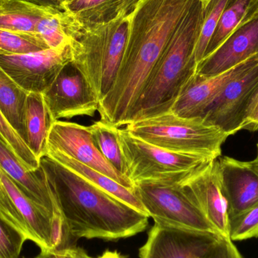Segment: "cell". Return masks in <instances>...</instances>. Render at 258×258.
I'll return each instance as SVG.
<instances>
[{
  "instance_id": "6da1fadb",
  "label": "cell",
  "mask_w": 258,
  "mask_h": 258,
  "mask_svg": "<svg viewBox=\"0 0 258 258\" xmlns=\"http://www.w3.org/2000/svg\"><path fill=\"white\" fill-rule=\"evenodd\" d=\"M194 0H139L128 15V31L113 87L99 102L100 120L120 128L167 43Z\"/></svg>"
},
{
  "instance_id": "7a4b0ae2",
  "label": "cell",
  "mask_w": 258,
  "mask_h": 258,
  "mask_svg": "<svg viewBox=\"0 0 258 258\" xmlns=\"http://www.w3.org/2000/svg\"><path fill=\"white\" fill-rule=\"evenodd\" d=\"M74 240H117L144 231L149 216L45 156L39 161Z\"/></svg>"
},
{
  "instance_id": "3957f363",
  "label": "cell",
  "mask_w": 258,
  "mask_h": 258,
  "mask_svg": "<svg viewBox=\"0 0 258 258\" xmlns=\"http://www.w3.org/2000/svg\"><path fill=\"white\" fill-rule=\"evenodd\" d=\"M203 9L200 0H194L152 71L131 112L129 123L171 111L180 91L195 75Z\"/></svg>"
},
{
  "instance_id": "277c9868",
  "label": "cell",
  "mask_w": 258,
  "mask_h": 258,
  "mask_svg": "<svg viewBox=\"0 0 258 258\" xmlns=\"http://www.w3.org/2000/svg\"><path fill=\"white\" fill-rule=\"evenodd\" d=\"M128 15L121 12L105 22L83 27L71 39V63L83 74L99 102L116 80L128 36Z\"/></svg>"
},
{
  "instance_id": "5b68a950",
  "label": "cell",
  "mask_w": 258,
  "mask_h": 258,
  "mask_svg": "<svg viewBox=\"0 0 258 258\" xmlns=\"http://www.w3.org/2000/svg\"><path fill=\"white\" fill-rule=\"evenodd\" d=\"M125 129L133 136L174 153L215 160L230 137L203 117L183 118L171 112L131 122Z\"/></svg>"
},
{
  "instance_id": "8992f818",
  "label": "cell",
  "mask_w": 258,
  "mask_h": 258,
  "mask_svg": "<svg viewBox=\"0 0 258 258\" xmlns=\"http://www.w3.org/2000/svg\"><path fill=\"white\" fill-rule=\"evenodd\" d=\"M188 176L141 180L133 192L155 224L219 235L185 192L181 181Z\"/></svg>"
},
{
  "instance_id": "52a82bcc",
  "label": "cell",
  "mask_w": 258,
  "mask_h": 258,
  "mask_svg": "<svg viewBox=\"0 0 258 258\" xmlns=\"http://www.w3.org/2000/svg\"><path fill=\"white\" fill-rule=\"evenodd\" d=\"M125 176L134 183L152 179L184 177L207 165L203 156L168 151L133 136L125 128H116Z\"/></svg>"
},
{
  "instance_id": "ba28073f",
  "label": "cell",
  "mask_w": 258,
  "mask_h": 258,
  "mask_svg": "<svg viewBox=\"0 0 258 258\" xmlns=\"http://www.w3.org/2000/svg\"><path fill=\"white\" fill-rule=\"evenodd\" d=\"M0 215L41 251L52 250L53 215L26 196L1 168Z\"/></svg>"
},
{
  "instance_id": "9c48e42d",
  "label": "cell",
  "mask_w": 258,
  "mask_h": 258,
  "mask_svg": "<svg viewBox=\"0 0 258 258\" xmlns=\"http://www.w3.org/2000/svg\"><path fill=\"white\" fill-rule=\"evenodd\" d=\"M71 61L70 44L60 48L0 55V68L27 93H43Z\"/></svg>"
},
{
  "instance_id": "30bf717a",
  "label": "cell",
  "mask_w": 258,
  "mask_h": 258,
  "mask_svg": "<svg viewBox=\"0 0 258 258\" xmlns=\"http://www.w3.org/2000/svg\"><path fill=\"white\" fill-rule=\"evenodd\" d=\"M42 96L53 122L77 116L94 117L99 108L98 98L71 62Z\"/></svg>"
},
{
  "instance_id": "8fae6325",
  "label": "cell",
  "mask_w": 258,
  "mask_h": 258,
  "mask_svg": "<svg viewBox=\"0 0 258 258\" xmlns=\"http://www.w3.org/2000/svg\"><path fill=\"white\" fill-rule=\"evenodd\" d=\"M47 150L60 152L70 156L133 191V183L100 153L92 141L88 126L76 122L55 121L48 132Z\"/></svg>"
},
{
  "instance_id": "7c38bea8",
  "label": "cell",
  "mask_w": 258,
  "mask_h": 258,
  "mask_svg": "<svg viewBox=\"0 0 258 258\" xmlns=\"http://www.w3.org/2000/svg\"><path fill=\"white\" fill-rule=\"evenodd\" d=\"M221 236L155 224L140 258H203Z\"/></svg>"
},
{
  "instance_id": "4fadbf2b",
  "label": "cell",
  "mask_w": 258,
  "mask_h": 258,
  "mask_svg": "<svg viewBox=\"0 0 258 258\" xmlns=\"http://www.w3.org/2000/svg\"><path fill=\"white\" fill-rule=\"evenodd\" d=\"M257 86L258 63L227 83L203 118L230 136L235 135L242 130L245 108Z\"/></svg>"
},
{
  "instance_id": "5bb4252c",
  "label": "cell",
  "mask_w": 258,
  "mask_h": 258,
  "mask_svg": "<svg viewBox=\"0 0 258 258\" xmlns=\"http://www.w3.org/2000/svg\"><path fill=\"white\" fill-rule=\"evenodd\" d=\"M181 184L186 195L218 234L229 238L228 212L220 184L218 159L189 174Z\"/></svg>"
},
{
  "instance_id": "9a60e30c",
  "label": "cell",
  "mask_w": 258,
  "mask_h": 258,
  "mask_svg": "<svg viewBox=\"0 0 258 258\" xmlns=\"http://www.w3.org/2000/svg\"><path fill=\"white\" fill-rule=\"evenodd\" d=\"M257 63L258 53L218 75L206 77L196 74L183 86L170 112L180 117H203L227 83Z\"/></svg>"
},
{
  "instance_id": "2e32d148",
  "label": "cell",
  "mask_w": 258,
  "mask_h": 258,
  "mask_svg": "<svg viewBox=\"0 0 258 258\" xmlns=\"http://www.w3.org/2000/svg\"><path fill=\"white\" fill-rule=\"evenodd\" d=\"M218 174L229 218L258 203V168L252 161L243 162L230 156L218 159Z\"/></svg>"
},
{
  "instance_id": "e0dca14e",
  "label": "cell",
  "mask_w": 258,
  "mask_h": 258,
  "mask_svg": "<svg viewBox=\"0 0 258 258\" xmlns=\"http://www.w3.org/2000/svg\"><path fill=\"white\" fill-rule=\"evenodd\" d=\"M258 53V12L241 23L213 53L197 65L199 75L211 77L228 71Z\"/></svg>"
},
{
  "instance_id": "ac0fdd59",
  "label": "cell",
  "mask_w": 258,
  "mask_h": 258,
  "mask_svg": "<svg viewBox=\"0 0 258 258\" xmlns=\"http://www.w3.org/2000/svg\"><path fill=\"white\" fill-rule=\"evenodd\" d=\"M0 168L26 196L54 215L55 202L41 167L36 171H27L15 153L1 138Z\"/></svg>"
},
{
  "instance_id": "d6986e66",
  "label": "cell",
  "mask_w": 258,
  "mask_h": 258,
  "mask_svg": "<svg viewBox=\"0 0 258 258\" xmlns=\"http://www.w3.org/2000/svg\"><path fill=\"white\" fill-rule=\"evenodd\" d=\"M45 156L58 162L59 164L68 169L71 170L75 174H78L86 181L96 186L98 189L104 191L109 195L117 199L119 201L125 203L133 209L148 215L142 203L140 202L132 189L125 187L120 183L109 177L108 176L87 165H83L60 152L47 150L45 152Z\"/></svg>"
},
{
  "instance_id": "ffe728a7",
  "label": "cell",
  "mask_w": 258,
  "mask_h": 258,
  "mask_svg": "<svg viewBox=\"0 0 258 258\" xmlns=\"http://www.w3.org/2000/svg\"><path fill=\"white\" fill-rule=\"evenodd\" d=\"M53 122L42 94L28 93L24 110L26 144L39 161L45 156L48 132Z\"/></svg>"
},
{
  "instance_id": "44dd1931",
  "label": "cell",
  "mask_w": 258,
  "mask_h": 258,
  "mask_svg": "<svg viewBox=\"0 0 258 258\" xmlns=\"http://www.w3.org/2000/svg\"><path fill=\"white\" fill-rule=\"evenodd\" d=\"M50 8L51 6H41L30 0H2L0 29L36 34L38 22Z\"/></svg>"
},
{
  "instance_id": "7402d4cb",
  "label": "cell",
  "mask_w": 258,
  "mask_h": 258,
  "mask_svg": "<svg viewBox=\"0 0 258 258\" xmlns=\"http://www.w3.org/2000/svg\"><path fill=\"white\" fill-rule=\"evenodd\" d=\"M257 12L258 0H227L203 58L213 53L241 23Z\"/></svg>"
},
{
  "instance_id": "603a6c76",
  "label": "cell",
  "mask_w": 258,
  "mask_h": 258,
  "mask_svg": "<svg viewBox=\"0 0 258 258\" xmlns=\"http://www.w3.org/2000/svg\"><path fill=\"white\" fill-rule=\"evenodd\" d=\"M27 95L0 68V111L25 143L24 110Z\"/></svg>"
},
{
  "instance_id": "cb8c5ba5",
  "label": "cell",
  "mask_w": 258,
  "mask_h": 258,
  "mask_svg": "<svg viewBox=\"0 0 258 258\" xmlns=\"http://www.w3.org/2000/svg\"><path fill=\"white\" fill-rule=\"evenodd\" d=\"M83 27L105 22L125 12L124 0H72L62 6Z\"/></svg>"
},
{
  "instance_id": "d4e9b609",
  "label": "cell",
  "mask_w": 258,
  "mask_h": 258,
  "mask_svg": "<svg viewBox=\"0 0 258 258\" xmlns=\"http://www.w3.org/2000/svg\"><path fill=\"white\" fill-rule=\"evenodd\" d=\"M92 141L102 156L125 176V167L122 153L116 137V127L103 121H96L88 126Z\"/></svg>"
},
{
  "instance_id": "484cf974",
  "label": "cell",
  "mask_w": 258,
  "mask_h": 258,
  "mask_svg": "<svg viewBox=\"0 0 258 258\" xmlns=\"http://www.w3.org/2000/svg\"><path fill=\"white\" fill-rule=\"evenodd\" d=\"M48 48L39 36L0 29V55L27 54Z\"/></svg>"
},
{
  "instance_id": "4316f807",
  "label": "cell",
  "mask_w": 258,
  "mask_h": 258,
  "mask_svg": "<svg viewBox=\"0 0 258 258\" xmlns=\"http://www.w3.org/2000/svg\"><path fill=\"white\" fill-rule=\"evenodd\" d=\"M227 2V0H209L206 5H203V24L196 48L197 65L204 57L206 48L219 23Z\"/></svg>"
},
{
  "instance_id": "83f0119b",
  "label": "cell",
  "mask_w": 258,
  "mask_h": 258,
  "mask_svg": "<svg viewBox=\"0 0 258 258\" xmlns=\"http://www.w3.org/2000/svg\"><path fill=\"white\" fill-rule=\"evenodd\" d=\"M0 138L16 155L27 171H36L40 166L39 161L30 151L27 144L12 128L0 111Z\"/></svg>"
},
{
  "instance_id": "f1b7e54d",
  "label": "cell",
  "mask_w": 258,
  "mask_h": 258,
  "mask_svg": "<svg viewBox=\"0 0 258 258\" xmlns=\"http://www.w3.org/2000/svg\"><path fill=\"white\" fill-rule=\"evenodd\" d=\"M258 237V203L229 218V238L233 242Z\"/></svg>"
},
{
  "instance_id": "f546056e",
  "label": "cell",
  "mask_w": 258,
  "mask_h": 258,
  "mask_svg": "<svg viewBox=\"0 0 258 258\" xmlns=\"http://www.w3.org/2000/svg\"><path fill=\"white\" fill-rule=\"evenodd\" d=\"M27 240L22 233L0 215V258H19Z\"/></svg>"
},
{
  "instance_id": "4dcf8cb0",
  "label": "cell",
  "mask_w": 258,
  "mask_h": 258,
  "mask_svg": "<svg viewBox=\"0 0 258 258\" xmlns=\"http://www.w3.org/2000/svg\"><path fill=\"white\" fill-rule=\"evenodd\" d=\"M203 258H244L233 241L221 237L211 247Z\"/></svg>"
},
{
  "instance_id": "1f68e13d",
  "label": "cell",
  "mask_w": 258,
  "mask_h": 258,
  "mask_svg": "<svg viewBox=\"0 0 258 258\" xmlns=\"http://www.w3.org/2000/svg\"><path fill=\"white\" fill-rule=\"evenodd\" d=\"M242 130L254 132L258 130V86L250 98L244 113Z\"/></svg>"
},
{
  "instance_id": "d6a6232c",
  "label": "cell",
  "mask_w": 258,
  "mask_h": 258,
  "mask_svg": "<svg viewBox=\"0 0 258 258\" xmlns=\"http://www.w3.org/2000/svg\"><path fill=\"white\" fill-rule=\"evenodd\" d=\"M65 258H93L88 255L87 253L80 248L74 246L62 251Z\"/></svg>"
},
{
  "instance_id": "836d02e7",
  "label": "cell",
  "mask_w": 258,
  "mask_h": 258,
  "mask_svg": "<svg viewBox=\"0 0 258 258\" xmlns=\"http://www.w3.org/2000/svg\"><path fill=\"white\" fill-rule=\"evenodd\" d=\"M30 1L34 2L41 6H51V7L57 8V9L63 10L61 4L58 0H30Z\"/></svg>"
},
{
  "instance_id": "e575fe53",
  "label": "cell",
  "mask_w": 258,
  "mask_h": 258,
  "mask_svg": "<svg viewBox=\"0 0 258 258\" xmlns=\"http://www.w3.org/2000/svg\"><path fill=\"white\" fill-rule=\"evenodd\" d=\"M37 258H65L60 251H42L37 256Z\"/></svg>"
},
{
  "instance_id": "d590c367",
  "label": "cell",
  "mask_w": 258,
  "mask_h": 258,
  "mask_svg": "<svg viewBox=\"0 0 258 258\" xmlns=\"http://www.w3.org/2000/svg\"><path fill=\"white\" fill-rule=\"evenodd\" d=\"M97 258H124L122 257V254H119L117 251H104L100 257Z\"/></svg>"
},
{
  "instance_id": "8d00e7d4",
  "label": "cell",
  "mask_w": 258,
  "mask_h": 258,
  "mask_svg": "<svg viewBox=\"0 0 258 258\" xmlns=\"http://www.w3.org/2000/svg\"><path fill=\"white\" fill-rule=\"evenodd\" d=\"M139 0H124V3H125V9L128 11L129 14L131 13L132 10H133L135 6H136L137 3H138Z\"/></svg>"
},
{
  "instance_id": "74e56055",
  "label": "cell",
  "mask_w": 258,
  "mask_h": 258,
  "mask_svg": "<svg viewBox=\"0 0 258 258\" xmlns=\"http://www.w3.org/2000/svg\"><path fill=\"white\" fill-rule=\"evenodd\" d=\"M257 156H256L255 159H254V160H253L252 162H253V163H254V165H255L256 166H257L258 168V143L257 144Z\"/></svg>"
},
{
  "instance_id": "f35d334b",
  "label": "cell",
  "mask_w": 258,
  "mask_h": 258,
  "mask_svg": "<svg viewBox=\"0 0 258 258\" xmlns=\"http://www.w3.org/2000/svg\"><path fill=\"white\" fill-rule=\"evenodd\" d=\"M58 1L60 2L61 6H63V5L65 4V3H69V2L72 1V0H58Z\"/></svg>"
},
{
  "instance_id": "ab89813d",
  "label": "cell",
  "mask_w": 258,
  "mask_h": 258,
  "mask_svg": "<svg viewBox=\"0 0 258 258\" xmlns=\"http://www.w3.org/2000/svg\"><path fill=\"white\" fill-rule=\"evenodd\" d=\"M200 1H201L202 3H203V5H206V3H207L209 1V0H200Z\"/></svg>"
},
{
  "instance_id": "60d3db41",
  "label": "cell",
  "mask_w": 258,
  "mask_h": 258,
  "mask_svg": "<svg viewBox=\"0 0 258 258\" xmlns=\"http://www.w3.org/2000/svg\"><path fill=\"white\" fill-rule=\"evenodd\" d=\"M35 258H37V257H35Z\"/></svg>"
},
{
  "instance_id": "b9f144b4",
  "label": "cell",
  "mask_w": 258,
  "mask_h": 258,
  "mask_svg": "<svg viewBox=\"0 0 258 258\" xmlns=\"http://www.w3.org/2000/svg\"><path fill=\"white\" fill-rule=\"evenodd\" d=\"M1 1H2V0H0V2H1Z\"/></svg>"
}]
</instances>
